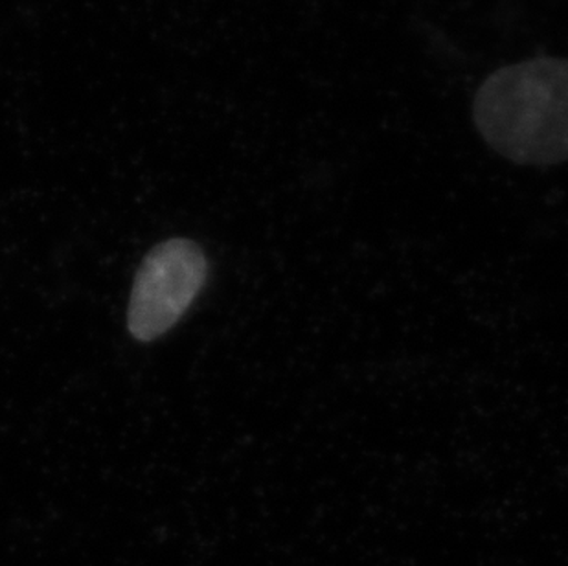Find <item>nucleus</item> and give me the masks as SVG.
Here are the masks:
<instances>
[{"label": "nucleus", "mask_w": 568, "mask_h": 566, "mask_svg": "<svg viewBox=\"0 0 568 566\" xmlns=\"http://www.w3.org/2000/svg\"><path fill=\"white\" fill-rule=\"evenodd\" d=\"M206 279L209 262L195 241L173 237L153 246L134 276L129 333L139 342L164 337L186 315Z\"/></svg>", "instance_id": "f03ea898"}, {"label": "nucleus", "mask_w": 568, "mask_h": 566, "mask_svg": "<svg viewBox=\"0 0 568 566\" xmlns=\"http://www.w3.org/2000/svg\"><path fill=\"white\" fill-rule=\"evenodd\" d=\"M484 142L520 166L568 161V59H526L489 74L473 102Z\"/></svg>", "instance_id": "f257e3e1"}]
</instances>
